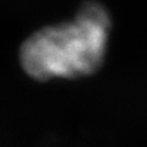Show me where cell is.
<instances>
[{
	"label": "cell",
	"instance_id": "cell-1",
	"mask_svg": "<svg viewBox=\"0 0 147 147\" xmlns=\"http://www.w3.org/2000/svg\"><path fill=\"white\" fill-rule=\"evenodd\" d=\"M109 30L107 9L86 1L72 22L44 27L30 36L20 49L21 65L37 81L92 75L104 61Z\"/></svg>",
	"mask_w": 147,
	"mask_h": 147
}]
</instances>
